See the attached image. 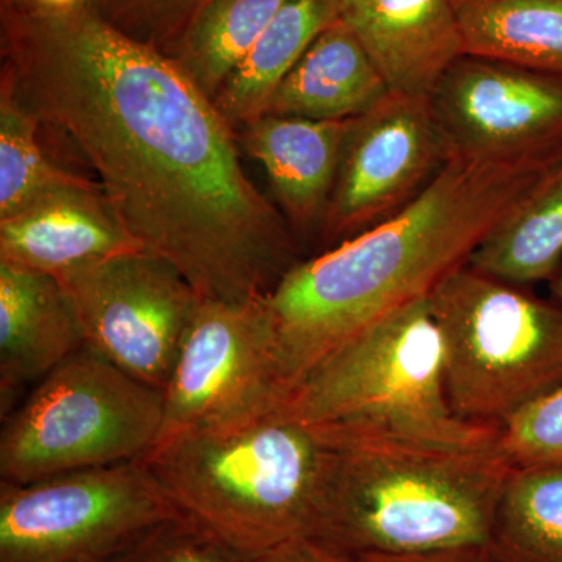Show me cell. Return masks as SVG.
Segmentation results:
<instances>
[{"label": "cell", "instance_id": "obj_6", "mask_svg": "<svg viewBox=\"0 0 562 562\" xmlns=\"http://www.w3.org/2000/svg\"><path fill=\"white\" fill-rule=\"evenodd\" d=\"M453 412L501 427L562 383V308L462 266L428 295Z\"/></svg>", "mask_w": 562, "mask_h": 562}, {"label": "cell", "instance_id": "obj_14", "mask_svg": "<svg viewBox=\"0 0 562 562\" xmlns=\"http://www.w3.org/2000/svg\"><path fill=\"white\" fill-rule=\"evenodd\" d=\"M341 20L382 70L391 91L428 99L465 54L454 0H339Z\"/></svg>", "mask_w": 562, "mask_h": 562}, {"label": "cell", "instance_id": "obj_8", "mask_svg": "<svg viewBox=\"0 0 562 562\" xmlns=\"http://www.w3.org/2000/svg\"><path fill=\"white\" fill-rule=\"evenodd\" d=\"M180 513L143 460L0 482V562H109Z\"/></svg>", "mask_w": 562, "mask_h": 562}, {"label": "cell", "instance_id": "obj_24", "mask_svg": "<svg viewBox=\"0 0 562 562\" xmlns=\"http://www.w3.org/2000/svg\"><path fill=\"white\" fill-rule=\"evenodd\" d=\"M109 562H249L205 525L180 513L151 525Z\"/></svg>", "mask_w": 562, "mask_h": 562}, {"label": "cell", "instance_id": "obj_29", "mask_svg": "<svg viewBox=\"0 0 562 562\" xmlns=\"http://www.w3.org/2000/svg\"><path fill=\"white\" fill-rule=\"evenodd\" d=\"M10 2L32 7V9L60 11L74 9V7L81 5L87 0H10Z\"/></svg>", "mask_w": 562, "mask_h": 562}, {"label": "cell", "instance_id": "obj_9", "mask_svg": "<svg viewBox=\"0 0 562 562\" xmlns=\"http://www.w3.org/2000/svg\"><path fill=\"white\" fill-rule=\"evenodd\" d=\"M284 397L266 297L201 299L165 390L150 453L190 432L271 412Z\"/></svg>", "mask_w": 562, "mask_h": 562}, {"label": "cell", "instance_id": "obj_7", "mask_svg": "<svg viewBox=\"0 0 562 562\" xmlns=\"http://www.w3.org/2000/svg\"><path fill=\"white\" fill-rule=\"evenodd\" d=\"M165 392L83 346L3 419L0 482L144 460L160 435Z\"/></svg>", "mask_w": 562, "mask_h": 562}, {"label": "cell", "instance_id": "obj_5", "mask_svg": "<svg viewBox=\"0 0 562 562\" xmlns=\"http://www.w3.org/2000/svg\"><path fill=\"white\" fill-rule=\"evenodd\" d=\"M325 443L471 449L498 428L461 419L443 383L441 331L427 299L351 336L295 384L283 403Z\"/></svg>", "mask_w": 562, "mask_h": 562}, {"label": "cell", "instance_id": "obj_1", "mask_svg": "<svg viewBox=\"0 0 562 562\" xmlns=\"http://www.w3.org/2000/svg\"><path fill=\"white\" fill-rule=\"evenodd\" d=\"M7 77L60 128L144 250L201 299L266 297L297 265L294 233L244 171L231 122L179 61L87 0L40 10L2 0Z\"/></svg>", "mask_w": 562, "mask_h": 562}, {"label": "cell", "instance_id": "obj_21", "mask_svg": "<svg viewBox=\"0 0 562 562\" xmlns=\"http://www.w3.org/2000/svg\"><path fill=\"white\" fill-rule=\"evenodd\" d=\"M487 562H562V465L513 469L503 486Z\"/></svg>", "mask_w": 562, "mask_h": 562}, {"label": "cell", "instance_id": "obj_11", "mask_svg": "<svg viewBox=\"0 0 562 562\" xmlns=\"http://www.w3.org/2000/svg\"><path fill=\"white\" fill-rule=\"evenodd\" d=\"M428 103L452 158H562L561 76L464 54L443 70Z\"/></svg>", "mask_w": 562, "mask_h": 562}, {"label": "cell", "instance_id": "obj_27", "mask_svg": "<svg viewBox=\"0 0 562 562\" xmlns=\"http://www.w3.org/2000/svg\"><path fill=\"white\" fill-rule=\"evenodd\" d=\"M249 562H355L312 538L292 539Z\"/></svg>", "mask_w": 562, "mask_h": 562}, {"label": "cell", "instance_id": "obj_15", "mask_svg": "<svg viewBox=\"0 0 562 562\" xmlns=\"http://www.w3.org/2000/svg\"><path fill=\"white\" fill-rule=\"evenodd\" d=\"M85 346L68 295L49 273L0 261V409Z\"/></svg>", "mask_w": 562, "mask_h": 562}, {"label": "cell", "instance_id": "obj_19", "mask_svg": "<svg viewBox=\"0 0 562 562\" xmlns=\"http://www.w3.org/2000/svg\"><path fill=\"white\" fill-rule=\"evenodd\" d=\"M468 266L517 286L553 279L562 266V161L476 247Z\"/></svg>", "mask_w": 562, "mask_h": 562}, {"label": "cell", "instance_id": "obj_25", "mask_svg": "<svg viewBox=\"0 0 562 562\" xmlns=\"http://www.w3.org/2000/svg\"><path fill=\"white\" fill-rule=\"evenodd\" d=\"M497 449L513 469L562 465V383L503 422Z\"/></svg>", "mask_w": 562, "mask_h": 562}, {"label": "cell", "instance_id": "obj_28", "mask_svg": "<svg viewBox=\"0 0 562 562\" xmlns=\"http://www.w3.org/2000/svg\"><path fill=\"white\" fill-rule=\"evenodd\" d=\"M355 562H487L484 553H428L406 554V557H386V554H371L362 557Z\"/></svg>", "mask_w": 562, "mask_h": 562}, {"label": "cell", "instance_id": "obj_3", "mask_svg": "<svg viewBox=\"0 0 562 562\" xmlns=\"http://www.w3.org/2000/svg\"><path fill=\"white\" fill-rule=\"evenodd\" d=\"M330 447L314 541L371 554L484 553L512 465L497 441L471 449Z\"/></svg>", "mask_w": 562, "mask_h": 562}, {"label": "cell", "instance_id": "obj_30", "mask_svg": "<svg viewBox=\"0 0 562 562\" xmlns=\"http://www.w3.org/2000/svg\"><path fill=\"white\" fill-rule=\"evenodd\" d=\"M550 288H552L553 302H557L562 308V266L560 271L554 273L553 279L550 280Z\"/></svg>", "mask_w": 562, "mask_h": 562}, {"label": "cell", "instance_id": "obj_4", "mask_svg": "<svg viewBox=\"0 0 562 562\" xmlns=\"http://www.w3.org/2000/svg\"><path fill=\"white\" fill-rule=\"evenodd\" d=\"M330 447L283 406L147 454L162 490L246 560L313 538Z\"/></svg>", "mask_w": 562, "mask_h": 562}, {"label": "cell", "instance_id": "obj_26", "mask_svg": "<svg viewBox=\"0 0 562 562\" xmlns=\"http://www.w3.org/2000/svg\"><path fill=\"white\" fill-rule=\"evenodd\" d=\"M111 24L162 52L171 49L203 0H90Z\"/></svg>", "mask_w": 562, "mask_h": 562}, {"label": "cell", "instance_id": "obj_2", "mask_svg": "<svg viewBox=\"0 0 562 562\" xmlns=\"http://www.w3.org/2000/svg\"><path fill=\"white\" fill-rule=\"evenodd\" d=\"M561 161L450 158L427 190L390 220L292 266L266 295L286 395L325 355L427 299L468 265Z\"/></svg>", "mask_w": 562, "mask_h": 562}, {"label": "cell", "instance_id": "obj_23", "mask_svg": "<svg viewBox=\"0 0 562 562\" xmlns=\"http://www.w3.org/2000/svg\"><path fill=\"white\" fill-rule=\"evenodd\" d=\"M40 116L3 77L0 101V220L54 192L91 181L54 165L38 140Z\"/></svg>", "mask_w": 562, "mask_h": 562}, {"label": "cell", "instance_id": "obj_13", "mask_svg": "<svg viewBox=\"0 0 562 562\" xmlns=\"http://www.w3.org/2000/svg\"><path fill=\"white\" fill-rule=\"evenodd\" d=\"M140 249L99 183L54 192L0 220V261L54 277Z\"/></svg>", "mask_w": 562, "mask_h": 562}, {"label": "cell", "instance_id": "obj_22", "mask_svg": "<svg viewBox=\"0 0 562 562\" xmlns=\"http://www.w3.org/2000/svg\"><path fill=\"white\" fill-rule=\"evenodd\" d=\"M284 2L203 0L166 54L214 99Z\"/></svg>", "mask_w": 562, "mask_h": 562}, {"label": "cell", "instance_id": "obj_18", "mask_svg": "<svg viewBox=\"0 0 562 562\" xmlns=\"http://www.w3.org/2000/svg\"><path fill=\"white\" fill-rule=\"evenodd\" d=\"M338 20L339 0H286L214 98L221 113L231 124H249L265 114L284 77Z\"/></svg>", "mask_w": 562, "mask_h": 562}, {"label": "cell", "instance_id": "obj_17", "mask_svg": "<svg viewBox=\"0 0 562 562\" xmlns=\"http://www.w3.org/2000/svg\"><path fill=\"white\" fill-rule=\"evenodd\" d=\"M390 92L371 54L350 25L338 20L313 41L284 77L266 113L313 121L357 120Z\"/></svg>", "mask_w": 562, "mask_h": 562}, {"label": "cell", "instance_id": "obj_12", "mask_svg": "<svg viewBox=\"0 0 562 562\" xmlns=\"http://www.w3.org/2000/svg\"><path fill=\"white\" fill-rule=\"evenodd\" d=\"M450 158L428 99L390 92L351 125L322 238L339 244L390 220L427 190Z\"/></svg>", "mask_w": 562, "mask_h": 562}, {"label": "cell", "instance_id": "obj_10", "mask_svg": "<svg viewBox=\"0 0 562 562\" xmlns=\"http://www.w3.org/2000/svg\"><path fill=\"white\" fill-rule=\"evenodd\" d=\"M68 295L85 346L165 392L201 301L158 255H114L55 277Z\"/></svg>", "mask_w": 562, "mask_h": 562}, {"label": "cell", "instance_id": "obj_16", "mask_svg": "<svg viewBox=\"0 0 562 562\" xmlns=\"http://www.w3.org/2000/svg\"><path fill=\"white\" fill-rule=\"evenodd\" d=\"M353 121L266 113L246 124L247 150L265 168L299 232H308L324 217Z\"/></svg>", "mask_w": 562, "mask_h": 562}, {"label": "cell", "instance_id": "obj_20", "mask_svg": "<svg viewBox=\"0 0 562 562\" xmlns=\"http://www.w3.org/2000/svg\"><path fill=\"white\" fill-rule=\"evenodd\" d=\"M464 50L562 77V0H454Z\"/></svg>", "mask_w": 562, "mask_h": 562}]
</instances>
